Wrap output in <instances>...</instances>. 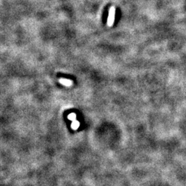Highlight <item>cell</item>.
<instances>
[{"label":"cell","instance_id":"7a4b0ae2","mask_svg":"<svg viewBox=\"0 0 186 186\" xmlns=\"http://www.w3.org/2000/svg\"><path fill=\"white\" fill-rule=\"evenodd\" d=\"M59 82H60L62 85H66V86H70L72 85V82L71 80H66V79H61L59 80Z\"/></svg>","mask_w":186,"mask_h":186},{"label":"cell","instance_id":"3957f363","mask_svg":"<svg viewBox=\"0 0 186 186\" xmlns=\"http://www.w3.org/2000/svg\"><path fill=\"white\" fill-rule=\"evenodd\" d=\"M71 127L73 130H77L79 127H80V122L77 120L72 121V123L71 124Z\"/></svg>","mask_w":186,"mask_h":186},{"label":"cell","instance_id":"277c9868","mask_svg":"<svg viewBox=\"0 0 186 186\" xmlns=\"http://www.w3.org/2000/svg\"><path fill=\"white\" fill-rule=\"evenodd\" d=\"M68 119H70V120L72 121H75L76 120V114H74V113H71V114H70L69 115H68Z\"/></svg>","mask_w":186,"mask_h":186},{"label":"cell","instance_id":"6da1fadb","mask_svg":"<svg viewBox=\"0 0 186 186\" xmlns=\"http://www.w3.org/2000/svg\"><path fill=\"white\" fill-rule=\"evenodd\" d=\"M115 8L114 6H112L110 9H109V13H108V20H107V25L108 26L110 27L112 26L114 23L115 21Z\"/></svg>","mask_w":186,"mask_h":186}]
</instances>
